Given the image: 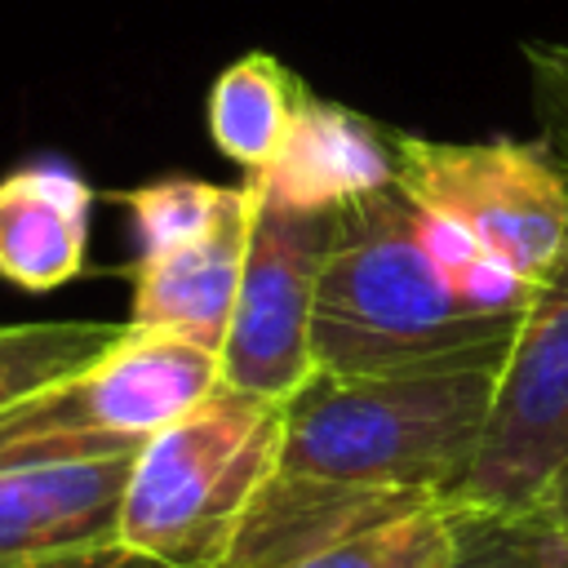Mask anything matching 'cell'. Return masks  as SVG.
<instances>
[{"mask_svg": "<svg viewBox=\"0 0 568 568\" xmlns=\"http://www.w3.org/2000/svg\"><path fill=\"white\" fill-rule=\"evenodd\" d=\"M501 364H430L399 373L315 368L284 399L275 470L408 497L453 501L479 453Z\"/></svg>", "mask_w": 568, "mask_h": 568, "instance_id": "1", "label": "cell"}, {"mask_svg": "<svg viewBox=\"0 0 568 568\" xmlns=\"http://www.w3.org/2000/svg\"><path fill=\"white\" fill-rule=\"evenodd\" d=\"M524 311H479L430 262L417 209L399 186L337 209L320 271L311 355L324 373H399L501 364Z\"/></svg>", "mask_w": 568, "mask_h": 568, "instance_id": "2", "label": "cell"}, {"mask_svg": "<svg viewBox=\"0 0 568 568\" xmlns=\"http://www.w3.org/2000/svg\"><path fill=\"white\" fill-rule=\"evenodd\" d=\"M280 399L217 386L133 453L120 497V546L169 568H217L280 462Z\"/></svg>", "mask_w": 568, "mask_h": 568, "instance_id": "3", "label": "cell"}, {"mask_svg": "<svg viewBox=\"0 0 568 568\" xmlns=\"http://www.w3.org/2000/svg\"><path fill=\"white\" fill-rule=\"evenodd\" d=\"M217 386V351L124 324L93 364L0 408V470L138 453Z\"/></svg>", "mask_w": 568, "mask_h": 568, "instance_id": "4", "label": "cell"}, {"mask_svg": "<svg viewBox=\"0 0 568 568\" xmlns=\"http://www.w3.org/2000/svg\"><path fill=\"white\" fill-rule=\"evenodd\" d=\"M395 186L417 209L466 226L528 284H541L568 248V173L546 146L395 133Z\"/></svg>", "mask_w": 568, "mask_h": 568, "instance_id": "5", "label": "cell"}, {"mask_svg": "<svg viewBox=\"0 0 568 568\" xmlns=\"http://www.w3.org/2000/svg\"><path fill=\"white\" fill-rule=\"evenodd\" d=\"M253 195L257 209H253L248 253L217 359H222V386L284 404L315 373L311 315H315L320 271L337 235V209L275 204L257 186Z\"/></svg>", "mask_w": 568, "mask_h": 568, "instance_id": "6", "label": "cell"}, {"mask_svg": "<svg viewBox=\"0 0 568 568\" xmlns=\"http://www.w3.org/2000/svg\"><path fill=\"white\" fill-rule=\"evenodd\" d=\"M568 462V248L541 280L497 368L470 475L453 501L532 506Z\"/></svg>", "mask_w": 568, "mask_h": 568, "instance_id": "7", "label": "cell"}, {"mask_svg": "<svg viewBox=\"0 0 568 568\" xmlns=\"http://www.w3.org/2000/svg\"><path fill=\"white\" fill-rule=\"evenodd\" d=\"M257 195L248 182L231 186L222 213L186 244L164 248L155 257H133V302H129V328L146 333H173L186 342H200L209 351H222L240 271L248 253Z\"/></svg>", "mask_w": 568, "mask_h": 568, "instance_id": "8", "label": "cell"}, {"mask_svg": "<svg viewBox=\"0 0 568 568\" xmlns=\"http://www.w3.org/2000/svg\"><path fill=\"white\" fill-rule=\"evenodd\" d=\"M129 462L133 453L0 470V568L120 541Z\"/></svg>", "mask_w": 568, "mask_h": 568, "instance_id": "9", "label": "cell"}, {"mask_svg": "<svg viewBox=\"0 0 568 568\" xmlns=\"http://www.w3.org/2000/svg\"><path fill=\"white\" fill-rule=\"evenodd\" d=\"M266 200L293 209H346L395 186V133L351 106L302 98L288 138L266 173L248 178Z\"/></svg>", "mask_w": 568, "mask_h": 568, "instance_id": "10", "label": "cell"}, {"mask_svg": "<svg viewBox=\"0 0 568 568\" xmlns=\"http://www.w3.org/2000/svg\"><path fill=\"white\" fill-rule=\"evenodd\" d=\"M93 186L58 155L0 178V280L22 293H53L84 271Z\"/></svg>", "mask_w": 568, "mask_h": 568, "instance_id": "11", "label": "cell"}, {"mask_svg": "<svg viewBox=\"0 0 568 568\" xmlns=\"http://www.w3.org/2000/svg\"><path fill=\"white\" fill-rule=\"evenodd\" d=\"M302 98L306 89L280 58L244 53L231 67H222V75L209 89V138L226 160L257 178L280 155Z\"/></svg>", "mask_w": 568, "mask_h": 568, "instance_id": "12", "label": "cell"}, {"mask_svg": "<svg viewBox=\"0 0 568 568\" xmlns=\"http://www.w3.org/2000/svg\"><path fill=\"white\" fill-rule=\"evenodd\" d=\"M439 568H568V528L537 506L448 501V555Z\"/></svg>", "mask_w": 568, "mask_h": 568, "instance_id": "13", "label": "cell"}, {"mask_svg": "<svg viewBox=\"0 0 568 568\" xmlns=\"http://www.w3.org/2000/svg\"><path fill=\"white\" fill-rule=\"evenodd\" d=\"M124 324L106 320H22L0 324V408L93 364L115 346Z\"/></svg>", "mask_w": 568, "mask_h": 568, "instance_id": "14", "label": "cell"}, {"mask_svg": "<svg viewBox=\"0 0 568 568\" xmlns=\"http://www.w3.org/2000/svg\"><path fill=\"white\" fill-rule=\"evenodd\" d=\"M448 555V501H430L311 550L280 559L275 568H439Z\"/></svg>", "mask_w": 568, "mask_h": 568, "instance_id": "15", "label": "cell"}, {"mask_svg": "<svg viewBox=\"0 0 568 568\" xmlns=\"http://www.w3.org/2000/svg\"><path fill=\"white\" fill-rule=\"evenodd\" d=\"M226 195H231V186H213L200 178H160V182L133 186L115 200L129 209L138 257H155L164 248L195 240L222 213Z\"/></svg>", "mask_w": 568, "mask_h": 568, "instance_id": "16", "label": "cell"}, {"mask_svg": "<svg viewBox=\"0 0 568 568\" xmlns=\"http://www.w3.org/2000/svg\"><path fill=\"white\" fill-rule=\"evenodd\" d=\"M524 62H528V93L546 133V151L568 173V44L528 40Z\"/></svg>", "mask_w": 568, "mask_h": 568, "instance_id": "17", "label": "cell"}, {"mask_svg": "<svg viewBox=\"0 0 568 568\" xmlns=\"http://www.w3.org/2000/svg\"><path fill=\"white\" fill-rule=\"evenodd\" d=\"M22 568H169L151 555H138L120 541H106V546H84V550H67V555H49V559H36V564H22Z\"/></svg>", "mask_w": 568, "mask_h": 568, "instance_id": "18", "label": "cell"}, {"mask_svg": "<svg viewBox=\"0 0 568 568\" xmlns=\"http://www.w3.org/2000/svg\"><path fill=\"white\" fill-rule=\"evenodd\" d=\"M546 519H555V524H564L568 528V462L546 479V488L537 493V501H532Z\"/></svg>", "mask_w": 568, "mask_h": 568, "instance_id": "19", "label": "cell"}]
</instances>
